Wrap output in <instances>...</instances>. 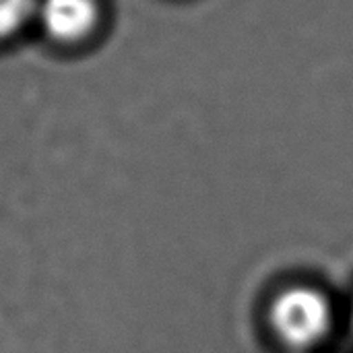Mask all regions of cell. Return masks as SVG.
<instances>
[{
	"label": "cell",
	"mask_w": 353,
	"mask_h": 353,
	"mask_svg": "<svg viewBox=\"0 0 353 353\" xmlns=\"http://www.w3.org/2000/svg\"><path fill=\"white\" fill-rule=\"evenodd\" d=\"M269 325L285 347L296 352L314 350L333 331V302L314 285H290L271 300Z\"/></svg>",
	"instance_id": "cell-1"
},
{
	"label": "cell",
	"mask_w": 353,
	"mask_h": 353,
	"mask_svg": "<svg viewBox=\"0 0 353 353\" xmlns=\"http://www.w3.org/2000/svg\"><path fill=\"white\" fill-rule=\"evenodd\" d=\"M352 327H353V302H352Z\"/></svg>",
	"instance_id": "cell-4"
},
{
	"label": "cell",
	"mask_w": 353,
	"mask_h": 353,
	"mask_svg": "<svg viewBox=\"0 0 353 353\" xmlns=\"http://www.w3.org/2000/svg\"><path fill=\"white\" fill-rule=\"evenodd\" d=\"M41 21L56 41L77 43L95 31L99 8L95 0H43Z\"/></svg>",
	"instance_id": "cell-2"
},
{
	"label": "cell",
	"mask_w": 353,
	"mask_h": 353,
	"mask_svg": "<svg viewBox=\"0 0 353 353\" xmlns=\"http://www.w3.org/2000/svg\"><path fill=\"white\" fill-rule=\"evenodd\" d=\"M31 12V0H0V37L23 27Z\"/></svg>",
	"instance_id": "cell-3"
}]
</instances>
